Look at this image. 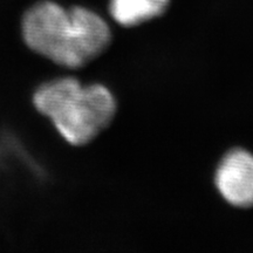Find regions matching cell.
I'll use <instances>...</instances> for the list:
<instances>
[{
    "label": "cell",
    "mask_w": 253,
    "mask_h": 253,
    "mask_svg": "<svg viewBox=\"0 0 253 253\" xmlns=\"http://www.w3.org/2000/svg\"><path fill=\"white\" fill-rule=\"evenodd\" d=\"M24 45L55 66L78 69L93 61L112 41L108 24L84 7L66 9L50 0L36 2L20 18Z\"/></svg>",
    "instance_id": "cell-1"
},
{
    "label": "cell",
    "mask_w": 253,
    "mask_h": 253,
    "mask_svg": "<svg viewBox=\"0 0 253 253\" xmlns=\"http://www.w3.org/2000/svg\"><path fill=\"white\" fill-rule=\"evenodd\" d=\"M216 185L233 207H253V155L240 149L227 154L218 167Z\"/></svg>",
    "instance_id": "cell-3"
},
{
    "label": "cell",
    "mask_w": 253,
    "mask_h": 253,
    "mask_svg": "<svg viewBox=\"0 0 253 253\" xmlns=\"http://www.w3.org/2000/svg\"><path fill=\"white\" fill-rule=\"evenodd\" d=\"M32 106L48 120L67 143L84 145L112 122L116 112L113 94L101 84L84 86L72 77L38 84Z\"/></svg>",
    "instance_id": "cell-2"
},
{
    "label": "cell",
    "mask_w": 253,
    "mask_h": 253,
    "mask_svg": "<svg viewBox=\"0 0 253 253\" xmlns=\"http://www.w3.org/2000/svg\"><path fill=\"white\" fill-rule=\"evenodd\" d=\"M169 0H112V17L123 26H136L158 17L166 11Z\"/></svg>",
    "instance_id": "cell-4"
}]
</instances>
